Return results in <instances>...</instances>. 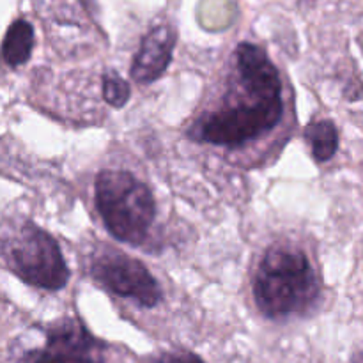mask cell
Segmentation results:
<instances>
[{
  "mask_svg": "<svg viewBox=\"0 0 363 363\" xmlns=\"http://www.w3.org/2000/svg\"><path fill=\"white\" fill-rule=\"evenodd\" d=\"M177 34L172 25L160 23L142 39L140 48L131 64V78L140 85L155 84L169 67L176 48Z\"/></svg>",
  "mask_w": 363,
  "mask_h": 363,
  "instance_id": "obj_7",
  "label": "cell"
},
{
  "mask_svg": "<svg viewBox=\"0 0 363 363\" xmlns=\"http://www.w3.org/2000/svg\"><path fill=\"white\" fill-rule=\"evenodd\" d=\"M91 277L108 293L130 298L144 308H155L162 301V287L138 259L116 248L96 252L91 261Z\"/></svg>",
  "mask_w": 363,
  "mask_h": 363,
  "instance_id": "obj_5",
  "label": "cell"
},
{
  "mask_svg": "<svg viewBox=\"0 0 363 363\" xmlns=\"http://www.w3.org/2000/svg\"><path fill=\"white\" fill-rule=\"evenodd\" d=\"M96 208L116 240L140 245L156 218V202L147 184L128 170H103L96 179Z\"/></svg>",
  "mask_w": 363,
  "mask_h": 363,
  "instance_id": "obj_3",
  "label": "cell"
},
{
  "mask_svg": "<svg viewBox=\"0 0 363 363\" xmlns=\"http://www.w3.org/2000/svg\"><path fill=\"white\" fill-rule=\"evenodd\" d=\"M34 48V27L27 20H16L7 28L2 43V59L7 66L18 67L27 62Z\"/></svg>",
  "mask_w": 363,
  "mask_h": 363,
  "instance_id": "obj_8",
  "label": "cell"
},
{
  "mask_svg": "<svg viewBox=\"0 0 363 363\" xmlns=\"http://www.w3.org/2000/svg\"><path fill=\"white\" fill-rule=\"evenodd\" d=\"M21 363H105L101 346L77 318H62L46 330L45 346L21 357Z\"/></svg>",
  "mask_w": 363,
  "mask_h": 363,
  "instance_id": "obj_6",
  "label": "cell"
},
{
  "mask_svg": "<svg viewBox=\"0 0 363 363\" xmlns=\"http://www.w3.org/2000/svg\"><path fill=\"white\" fill-rule=\"evenodd\" d=\"M151 363H204V360L199 354L191 353V351L177 350L162 353L160 357L152 358Z\"/></svg>",
  "mask_w": 363,
  "mask_h": 363,
  "instance_id": "obj_11",
  "label": "cell"
},
{
  "mask_svg": "<svg viewBox=\"0 0 363 363\" xmlns=\"http://www.w3.org/2000/svg\"><path fill=\"white\" fill-rule=\"evenodd\" d=\"M2 252L11 272L30 286L60 291L69 282L71 273L60 247L35 223L23 220L13 227L4 240Z\"/></svg>",
  "mask_w": 363,
  "mask_h": 363,
  "instance_id": "obj_4",
  "label": "cell"
},
{
  "mask_svg": "<svg viewBox=\"0 0 363 363\" xmlns=\"http://www.w3.org/2000/svg\"><path fill=\"white\" fill-rule=\"evenodd\" d=\"M131 96V87L116 71L103 74V98L113 108H123Z\"/></svg>",
  "mask_w": 363,
  "mask_h": 363,
  "instance_id": "obj_10",
  "label": "cell"
},
{
  "mask_svg": "<svg viewBox=\"0 0 363 363\" xmlns=\"http://www.w3.org/2000/svg\"><path fill=\"white\" fill-rule=\"evenodd\" d=\"M284 116L282 80L268 53L254 43H240L225 92L191 124L194 140L240 149L272 133Z\"/></svg>",
  "mask_w": 363,
  "mask_h": 363,
  "instance_id": "obj_1",
  "label": "cell"
},
{
  "mask_svg": "<svg viewBox=\"0 0 363 363\" xmlns=\"http://www.w3.org/2000/svg\"><path fill=\"white\" fill-rule=\"evenodd\" d=\"M305 137L311 142L312 155L319 163L330 162L339 149V131L330 119H319L308 124Z\"/></svg>",
  "mask_w": 363,
  "mask_h": 363,
  "instance_id": "obj_9",
  "label": "cell"
},
{
  "mask_svg": "<svg viewBox=\"0 0 363 363\" xmlns=\"http://www.w3.org/2000/svg\"><path fill=\"white\" fill-rule=\"evenodd\" d=\"M254 296L269 319L301 314L319 296L314 266L301 248L275 245L268 248L255 273Z\"/></svg>",
  "mask_w": 363,
  "mask_h": 363,
  "instance_id": "obj_2",
  "label": "cell"
}]
</instances>
